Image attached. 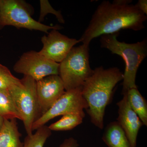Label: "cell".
I'll list each match as a JSON object with an SVG mask.
<instances>
[{"label": "cell", "mask_w": 147, "mask_h": 147, "mask_svg": "<svg viewBox=\"0 0 147 147\" xmlns=\"http://www.w3.org/2000/svg\"><path fill=\"white\" fill-rule=\"evenodd\" d=\"M123 79V74L117 67L105 69L96 67L82 86L83 97L88 104L86 110L92 123L102 129L105 108L110 103L116 85Z\"/></svg>", "instance_id": "7a4b0ae2"}, {"label": "cell", "mask_w": 147, "mask_h": 147, "mask_svg": "<svg viewBox=\"0 0 147 147\" xmlns=\"http://www.w3.org/2000/svg\"><path fill=\"white\" fill-rule=\"evenodd\" d=\"M119 33L101 36L100 46L108 49L112 54L121 56L125 63L123 74L122 91L123 95L129 90L137 88L136 84L137 70L147 55V41L145 39L134 43L120 42L117 40Z\"/></svg>", "instance_id": "3957f363"}, {"label": "cell", "mask_w": 147, "mask_h": 147, "mask_svg": "<svg viewBox=\"0 0 147 147\" xmlns=\"http://www.w3.org/2000/svg\"><path fill=\"white\" fill-rule=\"evenodd\" d=\"M59 63L48 59L39 52L30 51L21 55L13 69L37 82L47 76L59 75Z\"/></svg>", "instance_id": "ba28073f"}, {"label": "cell", "mask_w": 147, "mask_h": 147, "mask_svg": "<svg viewBox=\"0 0 147 147\" xmlns=\"http://www.w3.org/2000/svg\"><path fill=\"white\" fill-rule=\"evenodd\" d=\"M126 94L129 104L144 125H147V103L137 88L129 90Z\"/></svg>", "instance_id": "5bb4252c"}, {"label": "cell", "mask_w": 147, "mask_h": 147, "mask_svg": "<svg viewBox=\"0 0 147 147\" xmlns=\"http://www.w3.org/2000/svg\"><path fill=\"white\" fill-rule=\"evenodd\" d=\"M21 136L16 119H4L0 129V147H23Z\"/></svg>", "instance_id": "7c38bea8"}, {"label": "cell", "mask_w": 147, "mask_h": 147, "mask_svg": "<svg viewBox=\"0 0 147 147\" xmlns=\"http://www.w3.org/2000/svg\"><path fill=\"white\" fill-rule=\"evenodd\" d=\"M131 1H103L93 14L88 26L79 39L89 46L92 40L103 35L119 33L124 29L139 31L145 28L147 16Z\"/></svg>", "instance_id": "6da1fadb"}, {"label": "cell", "mask_w": 147, "mask_h": 147, "mask_svg": "<svg viewBox=\"0 0 147 147\" xmlns=\"http://www.w3.org/2000/svg\"><path fill=\"white\" fill-rule=\"evenodd\" d=\"M117 103L118 106L117 121L126 135L130 147H137V135L139 129L144 125L136 113L129 104L126 94Z\"/></svg>", "instance_id": "8fae6325"}, {"label": "cell", "mask_w": 147, "mask_h": 147, "mask_svg": "<svg viewBox=\"0 0 147 147\" xmlns=\"http://www.w3.org/2000/svg\"><path fill=\"white\" fill-rule=\"evenodd\" d=\"M0 117L3 119L11 120L21 118L8 89H0Z\"/></svg>", "instance_id": "9a60e30c"}, {"label": "cell", "mask_w": 147, "mask_h": 147, "mask_svg": "<svg viewBox=\"0 0 147 147\" xmlns=\"http://www.w3.org/2000/svg\"><path fill=\"white\" fill-rule=\"evenodd\" d=\"M83 116L75 114L63 116L57 121L50 125L48 127L51 131H67L71 130L83 122Z\"/></svg>", "instance_id": "2e32d148"}, {"label": "cell", "mask_w": 147, "mask_h": 147, "mask_svg": "<svg viewBox=\"0 0 147 147\" xmlns=\"http://www.w3.org/2000/svg\"><path fill=\"white\" fill-rule=\"evenodd\" d=\"M3 119L0 117V129H1V127L2 125L3 122Z\"/></svg>", "instance_id": "44dd1931"}, {"label": "cell", "mask_w": 147, "mask_h": 147, "mask_svg": "<svg viewBox=\"0 0 147 147\" xmlns=\"http://www.w3.org/2000/svg\"><path fill=\"white\" fill-rule=\"evenodd\" d=\"M36 92L41 116L50 109L65 90L60 76L54 75L37 81Z\"/></svg>", "instance_id": "30bf717a"}, {"label": "cell", "mask_w": 147, "mask_h": 147, "mask_svg": "<svg viewBox=\"0 0 147 147\" xmlns=\"http://www.w3.org/2000/svg\"><path fill=\"white\" fill-rule=\"evenodd\" d=\"M27 4L17 0H0V30L6 26L17 28L40 31L48 34V30L62 28L60 26H47L32 18Z\"/></svg>", "instance_id": "8992f818"}, {"label": "cell", "mask_w": 147, "mask_h": 147, "mask_svg": "<svg viewBox=\"0 0 147 147\" xmlns=\"http://www.w3.org/2000/svg\"><path fill=\"white\" fill-rule=\"evenodd\" d=\"M21 80L13 76L9 69L0 64V89H8L21 83Z\"/></svg>", "instance_id": "ac0fdd59"}, {"label": "cell", "mask_w": 147, "mask_h": 147, "mask_svg": "<svg viewBox=\"0 0 147 147\" xmlns=\"http://www.w3.org/2000/svg\"><path fill=\"white\" fill-rule=\"evenodd\" d=\"M89 45L74 47L59 63V76L65 91L82 87L92 73L89 62Z\"/></svg>", "instance_id": "277c9868"}, {"label": "cell", "mask_w": 147, "mask_h": 147, "mask_svg": "<svg viewBox=\"0 0 147 147\" xmlns=\"http://www.w3.org/2000/svg\"><path fill=\"white\" fill-rule=\"evenodd\" d=\"M82 86L65 91L50 109L34 122L32 131L59 116L75 114L85 117L84 110H86L88 105L82 95Z\"/></svg>", "instance_id": "52a82bcc"}, {"label": "cell", "mask_w": 147, "mask_h": 147, "mask_svg": "<svg viewBox=\"0 0 147 147\" xmlns=\"http://www.w3.org/2000/svg\"><path fill=\"white\" fill-rule=\"evenodd\" d=\"M102 139L108 147H130L124 131L117 121L107 125Z\"/></svg>", "instance_id": "4fadbf2b"}, {"label": "cell", "mask_w": 147, "mask_h": 147, "mask_svg": "<svg viewBox=\"0 0 147 147\" xmlns=\"http://www.w3.org/2000/svg\"><path fill=\"white\" fill-rule=\"evenodd\" d=\"M51 131L45 125L39 127L34 134L27 135L22 147H44L45 142L52 134Z\"/></svg>", "instance_id": "e0dca14e"}, {"label": "cell", "mask_w": 147, "mask_h": 147, "mask_svg": "<svg viewBox=\"0 0 147 147\" xmlns=\"http://www.w3.org/2000/svg\"><path fill=\"white\" fill-rule=\"evenodd\" d=\"M43 45L40 54L50 60L60 63L68 55L79 40L69 38L62 34L56 29L52 30L47 36L41 39Z\"/></svg>", "instance_id": "9c48e42d"}, {"label": "cell", "mask_w": 147, "mask_h": 147, "mask_svg": "<svg viewBox=\"0 0 147 147\" xmlns=\"http://www.w3.org/2000/svg\"><path fill=\"white\" fill-rule=\"evenodd\" d=\"M0 16H1V12H0Z\"/></svg>", "instance_id": "7402d4cb"}, {"label": "cell", "mask_w": 147, "mask_h": 147, "mask_svg": "<svg viewBox=\"0 0 147 147\" xmlns=\"http://www.w3.org/2000/svg\"><path fill=\"white\" fill-rule=\"evenodd\" d=\"M79 144L77 140L72 137L65 139L59 147H78Z\"/></svg>", "instance_id": "d6986e66"}, {"label": "cell", "mask_w": 147, "mask_h": 147, "mask_svg": "<svg viewBox=\"0 0 147 147\" xmlns=\"http://www.w3.org/2000/svg\"><path fill=\"white\" fill-rule=\"evenodd\" d=\"M139 10L144 13L147 14V0H139L136 4Z\"/></svg>", "instance_id": "ffe728a7"}, {"label": "cell", "mask_w": 147, "mask_h": 147, "mask_svg": "<svg viewBox=\"0 0 147 147\" xmlns=\"http://www.w3.org/2000/svg\"><path fill=\"white\" fill-rule=\"evenodd\" d=\"M21 82L8 89L24 123L27 135L32 134V125L40 117L36 92V81L24 76Z\"/></svg>", "instance_id": "5b68a950"}]
</instances>
